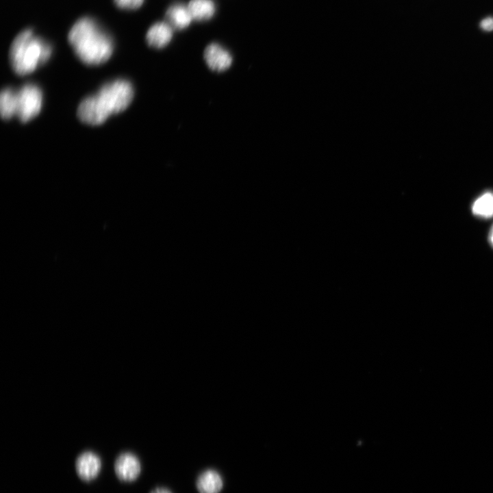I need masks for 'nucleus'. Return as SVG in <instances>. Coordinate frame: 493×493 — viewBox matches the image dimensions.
Here are the masks:
<instances>
[{
	"label": "nucleus",
	"mask_w": 493,
	"mask_h": 493,
	"mask_svg": "<svg viewBox=\"0 0 493 493\" xmlns=\"http://www.w3.org/2000/svg\"><path fill=\"white\" fill-rule=\"evenodd\" d=\"M131 84L123 79L104 84L94 95L84 99L77 108V116L84 123L96 126L111 115L125 110L134 98Z\"/></svg>",
	"instance_id": "1"
},
{
	"label": "nucleus",
	"mask_w": 493,
	"mask_h": 493,
	"mask_svg": "<svg viewBox=\"0 0 493 493\" xmlns=\"http://www.w3.org/2000/svg\"><path fill=\"white\" fill-rule=\"evenodd\" d=\"M68 40L77 58L90 66L105 63L114 50L110 35L89 16L81 17L75 23L68 32Z\"/></svg>",
	"instance_id": "2"
},
{
	"label": "nucleus",
	"mask_w": 493,
	"mask_h": 493,
	"mask_svg": "<svg viewBox=\"0 0 493 493\" xmlns=\"http://www.w3.org/2000/svg\"><path fill=\"white\" fill-rule=\"evenodd\" d=\"M51 53L52 47L48 42L35 35L31 29H25L13 40L9 58L13 71L25 75L46 63Z\"/></svg>",
	"instance_id": "3"
},
{
	"label": "nucleus",
	"mask_w": 493,
	"mask_h": 493,
	"mask_svg": "<svg viewBox=\"0 0 493 493\" xmlns=\"http://www.w3.org/2000/svg\"><path fill=\"white\" fill-rule=\"evenodd\" d=\"M42 92L36 84H27L14 89V116L23 123L31 121L42 109Z\"/></svg>",
	"instance_id": "4"
},
{
	"label": "nucleus",
	"mask_w": 493,
	"mask_h": 493,
	"mask_svg": "<svg viewBox=\"0 0 493 493\" xmlns=\"http://www.w3.org/2000/svg\"><path fill=\"white\" fill-rule=\"evenodd\" d=\"M114 471L122 481L130 482L136 480L141 472V464L138 458L133 453H123L116 459Z\"/></svg>",
	"instance_id": "5"
},
{
	"label": "nucleus",
	"mask_w": 493,
	"mask_h": 493,
	"mask_svg": "<svg viewBox=\"0 0 493 493\" xmlns=\"http://www.w3.org/2000/svg\"><path fill=\"white\" fill-rule=\"evenodd\" d=\"M203 58L210 69L215 72L227 70L233 61L230 53L220 45L215 42L206 47Z\"/></svg>",
	"instance_id": "6"
},
{
	"label": "nucleus",
	"mask_w": 493,
	"mask_h": 493,
	"mask_svg": "<svg viewBox=\"0 0 493 493\" xmlns=\"http://www.w3.org/2000/svg\"><path fill=\"white\" fill-rule=\"evenodd\" d=\"M101 467L99 457L93 452L86 451L80 454L75 461V470L79 477L90 481L97 477Z\"/></svg>",
	"instance_id": "7"
},
{
	"label": "nucleus",
	"mask_w": 493,
	"mask_h": 493,
	"mask_svg": "<svg viewBox=\"0 0 493 493\" xmlns=\"http://www.w3.org/2000/svg\"><path fill=\"white\" fill-rule=\"evenodd\" d=\"M165 18L166 22L177 30L186 29L192 21L188 5L180 2L174 3L168 8Z\"/></svg>",
	"instance_id": "8"
},
{
	"label": "nucleus",
	"mask_w": 493,
	"mask_h": 493,
	"mask_svg": "<svg viewBox=\"0 0 493 493\" xmlns=\"http://www.w3.org/2000/svg\"><path fill=\"white\" fill-rule=\"evenodd\" d=\"M173 30L166 22H157L148 29L146 41L153 48L162 49L172 40Z\"/></svg>",
	"instance_id": "9"
},
{
	"label": "nucleus",
	"mask_w": 493,
	"mask_h": 493,
	"mask_svg": "<svg viewBox=\"0 0 493 493\" xmlns=\"http://www.w3.org/2000/svg\"><path fill=\"white\" fill-rule=\"evenodd\" d=\"M196 485L199 493H219L223 487V481L217 471L208 469L199 475Z\"/></svg>",
	"instance_id": "10"
},
{
	"label": "nucleus",
	"mask_w": 493,
	"mask_h": 493,
	"mask_svg": "<svg viewBox=\"0 0 493 493\" xmlns=\"http://www.w3.org/2000/svg\"><path fill=\"white\" fill-rule=\"evenodd\" d=\"M187 5L192 20L198 21L210 19L216 12L213 0H190Z\"/></svg>",
	"instance_id": "11"
},
{
	"label": "nucleus",
	"mask_w": 493,
	"mask_h": 493,
	"mask_svg": "<svg viewBox=\"0 0 493 493\" xmlns=\"http://www.w3.org/2000/svg\"><path fill=\"white\" fill-rule=\"evenodd\" d=\"M472 213L481 218H489L493 216V193L485 192L475 200L472 206Z\"/></svg>",
	"instance_id": "12"
},
{
	"label": "nucleus",
	"mask_w": 493,
	"mask_h": 493,
	"mask_svg": "<svg viewBox=\"0 0 493 493\" xmlns=\"http://www.w3.org/2000/svg\"><path fill=\"white\" fill-rule=\"evenodd\" d=\"M0 113L4 120H9L14 116L13 88H5L1 92Z\"/></svg>",
	"instance_id": "13"
},
{
	"label": "nucleus",
	"mask_w": 493,
	"mask_h": 493,
	"mask_svg": "<svg viewBox=\"0 0 493 493\" xmlns=\"http://www.w3.org/2000/svg\"><path fill=\"white\" fill-rule=\"evenodd\" d=\"M144 0H114L117 7L125 10H136L140 8Z\"/></svg>",
	"instance_id": "14"
},
{
	"label": "nucleus",
	"mask_w": 493,
	"mask_h": 493,
	"mask_svg": "<svg viewBox=\"0 0 493 493\" xmlns=\"http://www.w3.org/2000/svg\"><path fill=\"white\" fill-rule=\"evenodd\" d=\"M480 26L482 29L485 31H492L493 30V18L487 17L481 21Z\"/></svg>",
	"instance_id": "15"
},
{
	"label": "nucleus",
	"mask_w": 493,
	"mask_h": 493,
	"mask_svg": "<svg viewBox=\"0 0 493 493\" xmlns=\"http://www.w3.org/2000/svg\"><path fill=\"white\" fill-rule=\"evenodd\" d=\"M150 493H172L169 490L165 488H157L153 490Z\"/></svg>",
	"instance_id": "16"
},
{
	"label": "nucleus",
	"mask_w": 493,
	"mask_h": 493,
	"mask_svg": "<svg viewBox=\"0 0 493 493\" xmlns=\"http://www.w3.org/2000/svg\"><path fill=\"white\" fill-rule=\"evenodd\" d=\"M489 240L491 243L492 246H493V226L490 230V234H489Z\"/></svg>",
	"instance_id": "17"
}]
</instances>
